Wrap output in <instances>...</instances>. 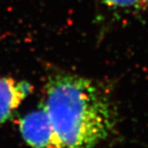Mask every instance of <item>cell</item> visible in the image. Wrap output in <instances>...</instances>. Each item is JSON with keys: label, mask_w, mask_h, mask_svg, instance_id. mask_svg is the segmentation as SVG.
I'll use <instances>...</instances> for the list:
<instances>
[{"label": "cell", "mask_w": 148, "mask_h": 148, "mask_svg": "<svg viewBox=\"0 0 148 148\" xmlns=\"http://www.w3.org/2000/svg\"><path fill=\"white\" fill-rule=\"evenodd\" d=\"M42 106L61 148H95L112 131L113 103L98 82L56 70L47 78Z\"/></svg>", "instance_id": "6da1fadb"}, {"label": "cell", "mask_w": 148, "mask_h": 148, "mask_svg": "<svg viewBox=\"0 0 148 148\" xmlns=\"http://www.w3.org/2000/svg\"><path fill=\"white\" fill-rule=\"evenodd\" d=\"M19 129L23 138L32 148H61L48 115L42 105L20 120Z\"/></svg>", "instance_id": "7a4b0ae2"}, {"label": "cell", "mask_w": 148, "mask_h": 148, "mask_svg": "<svg viewBox=\"0 0 148 148\" xmlns=\"http://www.w3.org/2000/svg\"><path fill=\"white\" fill-rule=\"evenodd\" d=\"M31 91L32 87L28 82L18 81L11 77H0V125L12 117Z\"/></svg>", "instance_id": "3957f363"}, {"label": "cell", "mask_w": 148, "mask_h": 148, "mask_svg": "<svg viewBox=\"0 0 148 148\" xmlns=\"http://www.w3.org/2000/svg\"><path fill=\"white\" fill-rule=\"evenodd\" d=\"M107 6L113 8H130L135 7L141 2L142 0H101Z\"/></svg>", "instance_id": "277c9868"}, {"label": "cell", "mask_w": 148, "mask_h": 148, "mask_svg": "<svg viewBox=\"0 0 148 148\" xmlns=\"http://www.w3.org/2000/svg\"><path fill=\"white\" fill-rule=\"evenodd\" d=\"M142 1H143V3L146 4V5L148 6V0H142Z\"/></svg>", "instance_id": "5b68a950"}]
</instances>
